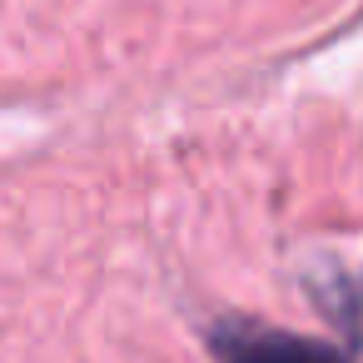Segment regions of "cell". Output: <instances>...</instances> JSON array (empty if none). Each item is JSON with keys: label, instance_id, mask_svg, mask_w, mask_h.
Returning a JSON list of instances; mask_svg holds the SVG:
<instances>
[{"label": "cell", "instance_id": "obj_1", "mask_svg": "<svg viewBox=\"0 0 363 363\" xmlns=\"http://www.w3.org/2000/svg\"><path fill=\"white\" fill-rule=\"evenodd\" d=\"M209 353L219 363H353L333 343L284 333L259 318H219L209 323Z\"/></svg>", "mask_w": 363, "mask_h": 363}]
</instances>
